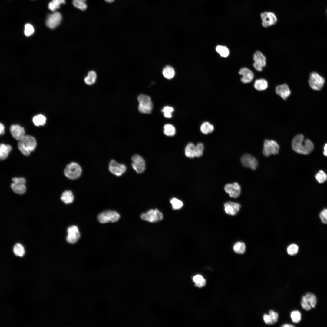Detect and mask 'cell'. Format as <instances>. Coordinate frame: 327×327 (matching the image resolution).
Wrapping results in <instances>:
<instances>
[{
  "mask_svg": "<svg viewBox=\"0 0 327 327\" xmlns=\"http://www.w3.org/2000/svg\"><path fill=\"white\" fill-rule=\"evenodd\" d=\"M107 2H112L114 1V0H105Z\"/></svg>",
  "mask_w": 327,
  "mask_h": 327,
  "instance_id": "obj_52",
  "label": "cell"
},
{
  "mask_svg": "<svg viewBox=\"0 0 327 327\" xmlns=\"http://www.w3.org/2000/svg\"><path fill=\"white\" fill-rule=\"evenodd\" d=\"M109 170L113 174L120 176L125 172L126 167L124 164L118 163L115 160H112L109 163Z\"/></svg>",
  "mask_w": 327,
  "mask_h": 327,
  "instance_id": "obj_11",
  "label": "cell"
},
{
  "mask_svg": "<svg viewBox=\"0 0 327 327\" xmlns=\"http://www.w3.org/2000/svg\"><path fill=\"white\" fill-rule=\"evenodd\" d=\"M12 150L10 145L1 144L0 146V159L4 160L6 158Z\"/></svg>",
  "mask_w": 327,
  "mask_h": 327,
  "instance_id": "obj_24",
  "label": "cell"
},
{
  "mask_svg": "<svg viewBox=\"0 0 327 327\" xmlns=\"http://www.w3.org/2000/svg\"><path fill=\"white\" fill-rule=\"evenodd\" d=\"M290 317L293 322L297 323L299 322L301 320V314L299 311H293L290 314Z\"/></svg>",
  "mask_w": 327,
  "mask_h": 327,
  "instance_id": "obj_38",
  "label": "cell"
},
{
  "mask_svg": "<svg viewBox=\"0 0 327 327\" xmlns=\"http://www.w3.org/2000/svg\"><path fill=\"white\" fill-rule=\"evenodd\" d=\"M262 25L265 27L270 26L275 24L277 18L274 13L271 12H265L260 15Z\"/></svg>",
  "mask_w": 327,
  "mask_h": 327,
  "instance_id": "obj_12",
  "label": "cell"
},
{
  "mask_svg": "<svg viewBox=\"0 0 327 327\" xmlns=\"http://www.w3.org/2000/svg\"><path fill=\"white\" fill-rule=\"evenodd\" d=\"M37 142L35 138L29 135H25L18 140V147L20 151L25 155H29L31 152L36 148Z\"/></svg>",
  "mask_w": 327,
  "mask_h": 327,
  "instance_id": "obj_2",
  "label": "cell"
},
{
  "mask_svg": "<svg viewBox=\"0 0 327 327\" xmlns=\"http://www.w3.org/2000/svg\"><path fill=\"white\" fill-rule=\"evenodd\" d=\"M276 93L283 100H286L291 94V91L288 85L286 84L278 85L276 88Z\"/></svg>",
  "mask_w": 327,
  "mask_h": 327,
  "instance_id": "obj_20",
  "label": "cell"
},
{
  "mask_svg": "<svg viewBox=\"0 0 327 327\" xmlns=\"http://www.w3.org/2000/svg\"><path fill=\"white\" fill-rule=\"evenodd\" d=\"M176 130L174 127L171 124H167L164 126V133L168 136H173L175 134Z\"/></svg>",
  "mask_w": 327,
  "mask_h": 327,
  "instance_id": "obj_36",
  "label": "cell"
},
{
  "mask_svg": "<svg viewBox=\"0 0 327 327\" xmlns=\"http://www.w3.org/2000/svg\"><path fill=\"white\" fill-rule=\"evenodd\" d=\"M319 216L322 222L327 224V209H323L320 212Z\"/></svg>",
  "mask_w": 327,
  "mask_h": 327,
  "instance_id": "obj_46",
  "label": "cell"
},
{
  "mask_svg": "<svg viewBox=\"0 0 327 327\" xmlns=\"http://www.w3.org/2000/svg\"><path fill=\"white\" fill-rule=\"evenodd\" d=\"M11 187L15 193L19 194H23L26 191L25 184H24L13 182L11 185Z\"/></svg>",
  "mask_w": 327,
  "mask_h": 327,
  "instance_id": "obj_26",
  "label": "cell"
},
{
  "mask_svg": "<svg viewBox=\"0 0 327 327\" xmlns=\"http://www.w3.org/2000/svg\"><path fill=\"white\" fill-rule=\"evenodd\" d=\"M143 220L149 222H156L162 220L163 214L157 209H151L147 212L143 213L140 216Z\"/></svg>",
  "mask_w": 327,
  "mask_h": 327,
  "instance_id": "obj_8",
  "label": "cell"
},
{
  "mask_svg": "<svg viewBox=\"0 0 327 327\" xmlns=\"http://www.w3.org/2000/svg\"><path fill=\"white\" fill-rule=\"evenodd\" d=\"M279 149V145L275 141L268 139L264 140L263 154L265 156L268 157L271 155L277 154Z\"/></svg>",
  "mask_w": 327,
  "mask_h": 327,
  "instance_id": "obj_6",
  "label": "cell"
},
{
  "mask_svg": "<svg viewBox=\"0 0 327 327\" xmlns=\"http://www.w3.org/2000/svg\"><path fill=\"white\" fill-rule=\"evenodd\" d=\"M0 134L1 135L3 134L5 132V127L3 124L1 123L0 124Z\"/></svg>",
  "mask_w": 327,
  "mask_h": 327,
  "instance_id": "obj_49",
  "label": "cell"
},
{
  "mask_svg": "<svg viewBox=\"0 0 327 327\" xmlns=\"http://www.w3.org/2000/svg\"><path fill=\"white\" fill-rule=\"evenodd\" d=\"M278 314L272 310L269 311L268 314H265L263 317L265 323L269 325H272L276 323L278 321Z\"/></svg>",
  "mask_w": 327,
  "mask_h": 327,
  "instance_id": "obj_21",
  "label": "cell"
},
{
  "mask_svg": "<svg viewBox=\"0 0 327 327\" xmlns=\"http://www.w3.org/2000/svg\"><path fill=\"white\" fill-rule=\"evenodd\" d=\"M96 79V73L94 71H91L88 72V75L85 78L84 82L86 85L91 86L95 83Z\"/></svg>",
  "mask_w": 327,
  "mask_h": 327,
  "instance_id": "obj_29",
  "label": "cell"
},
{
  "mask_svg": "<svg viewBox=\"0 0 327 327\" xmlns=\"http://www.w3.org/2000/svg\"><path fill=\"white\" fill-rule=\"evenodd\" d=\"M224 210L226 213L232 216L236 215L239 211L241 205L238 203L228 202L224 204Z\"/></svg>",
  "mask_w": 327,
  "mask_h": 327,
  "instance_id": "obj_17",
  "label": "cell"
},
{
  "mask_svg": "<svg viewBox=\"0 0 327 327\" xmlns=\"http://www.w3.org/2000/svg\"><path fill=\"white\" fill-rule=\"evenodd\" d=\"M239 73L240 75L242 76L241 80L244 83H250L253 80L254 77V74L253 72L246 68H241Z\"/></svg>",
  "mask_w": 327,
  "mask_h": 327,
  "instance_id": "obj_19",
  "label": "cell"
},
{
  "mask_svg": "<svg viewBox=\"0 0 327 327\" xmlns=\"http://www.w3.org/2000/svg\"><path fill=\"white\" fill-rule=\"evenodd\" d=\"M315 178L318 182L320 183L325 182L327 179V176L322 170H320L316 174Z\"/></svg>",
  "mask_w": 327,
  "mask_h": 327,
  "instance_id": "obj_40",
  "label": "cell"
},
{
  "mask_svg": "<svg viewBox=\"0 0 327 327\" xmlns=\"http://www.w3.org/2000/svg\"><path fill=\"white\" fill-rule=\"evenodd\" d=\"M120 217V215L117 212L108 210L100 213L97 216V219L100 223H105L109 222H116L119 220Z\"/></svg>",
  "mask_w": 327,
  "mask_h": 327,
  "instance_id": "obj_5",
  "label": "cell"
},
{
  "mask_svg": "<svg viewBox=\"0 0 327 327\" xmlns=\"http://www.w3.org/2000/svg\"><path fill=\"white\" fill-rule=\"evenodd\" d=\"M216 50L217 52L222 57H226L228 56L229 55V50L225 46L218 45L216 48Z\"/></svg>",
  "mask_w": 327,
  "mask_h": 327,
  "instance_id": "obj_39",
  "label": "cell"
},
{
  "mask_svg": "<svg viewBox=\"0 0 327 327\" xmlns=\"http://www.w3.org/2000/svg\"><path fill=\"white\" fill-rule=\"evenodd\" d=\"M254 87L257 90L262 91L267 89L268 87L267 81L263 78L256 80L254 84Z\"/></svg>",
  "mask_w": 327,
  "mask_h": 327,
  "instance_id": "obj_27",
  "label": "cell"
},
{
  "mask_svg": "<svg viewBox=\"0 0 327 327\" xmlns=\"http://www.w3.org/2000/svg\"><path fill=\"white\" fill-rule=\"evenodd\" d=\"M13 252L17 256L22 257L25 253V250L23 246L20 243L15 244L13 248Z\"/></svg>",
  "mask_w": 327,
  "mask_h": 327,
  "instance_id": "obj_35",
  "label": "cell"
},
{
  "mask_svg": "<svg viewBox=\"0 0 327 327\" xmlns=\"http://www.w3.org/2000/svg\"><path fill=\"white\" fill-rule=\"evenodd\" d=\"M292 147L295 152L301 154L307 155L312 151L314 148L312 142L308 139H304L302 134L296 135L293 139Z\"/></svg>",
  "mask_w": 327,
  "mask_h": 327,
  "instance_id": "obj_1",
  "label": "cell"
},
{
  "mask_svg": "<svg viewBox=\"0 0 327 327\" xmlns=\"http://www.w3.org/2000/svg\"><path fill=\"white\" fill-rule=\"evenodd\" d=\"M68 235L66 239L67 241L71 244L76 242L80 237V234L78 227L72 225L68 227L67 230Z\"/></svg>",
  "mask_w": 327,
  "mask_h": 327,
  "instance_id": "obj_14",
  "label": "cell"
},
{
  "mask_svg": "<svg viewBox=\"0 0 327 327\" xmlns=\"http://www.w3.org/2000/svg\"><path fill=\"white\" fill-rule=\"evenodd\" d=\"M224 190L230 197L234 198L238 197L241 193L240 186L236 182L226 185Z\"/></svg>",
  "mask_w": 327,
  "mask_h": 327,
  "instance_id": "obj_16",
  "label": "cell"
},
{
  "mask_svg": "<svg viewBox=\"0 0 327 327\" xmlns=\"http://www.w3.org/2000/svg\"><path fill=\"white\" fill-rule=\"evenodd\" d=\"M13 183H20L25 184L26 180L23 177H14L12 179Z\"/></svg>",
  "mask_w": 327,
  "mask_h": 327,
  "instance_id": "obj_47",
  "label": "cell"
},
{
  "mask_svg": "<svg viewBox=\"0 0 327 327\" xmlns=\"http://www.w3.org/2000/svg\"><path fill=\"white\" fill-rule=\"evenodd\" d=\"M246 247L245 245L243 242H238L234 244L233 246V250L236 253L243 254L245 251Z\"/></svg>",
  "mask_w": 327,
  "mask_h": 327,
  "instance_id": "obj_33",
  "label": "cell"
},
{
  "mask_svg": "<svg viewBox=\"0 0 327 327\" xmlns=\"http://www.w3.org/2000/svg\"><path fill=\"white\" fill-rule=\"evenodd\" d=\"M162 74L165 78L170 79L174 77L175 71L174 69L172 66L167 65L163 69Z\"/></svg>",
  "mask_w": 327,
  "mask_h": 327,
  "instance_id": "obj_30",
  "label": "cell"
},
{
  "mask_svg": "<svg viewBox=\"0 0 327 327\" xmlns=\"http://www.w3.org/2000/svg\"><path fill=\"white\" fill-rule=\"evenodd\" d=\"M62 19L61 14L56 12L49 15L46 21L47 26L49 28L54 29L60 23Z\"/></svg>",
  "mask_w": 327,
  "mask_h": 327,
  "instance_id": "obj_15",
  "label": "cell"
},
{
  "mask_svg": "<svg viewBox=\"0 0 327 327\" xmlns=\"http://www.w3.org/2000/svg\"><path fill=\"white\" fill-rule=\"evenodd\" d=\"M281 326L282 327H294V326L292 324H285Z\"/></svg>",
  "mask_w": 327,
  "mask_h": 327,
  "instance_id": "obj_51",
  "label": "cell"
},
{
  "mask_svg": "<svg viewBox=\"0 0 327 327\" xmlns=\"http://www.w3.org/2000/svg\"><path fill=\"white\" fill-rule=\"evenodd\" d=\"M213 125L207 121L203 122L201 125L200 129L201 132L205 134L212 132L214 130Z\"/></svg>",
  "mask_w": 327,
  "mask_h": 327,
  "instance_id": "obj_28",
  "label": "cell"
},
{
  "mask_svg": "<svg viewBox=\"0 0 327 327\" xmlns=\"http://www.w3.org/2000/svg\"><path fill=\"white\" fill-rule=\"evenodd\" d=\"M46 117L41 114L35 116L32 119L34 124L37 126L44 125L46 123Z\"/></svg>",
  "mask_w": 327,
  "mask_h": 327,
  "instance_id": "obj_32",
  "label": "cell"
},
{
  "mask_svg": "<svg viewBox=\"0 0 327 327\" xmlns=\"http://www.w3.org/2000/svg\"><path fill=\"white\" fill-rule=\"evenodd\" d=\"M174 109L172 107L168 106L164 107L162 110L164 117L167 118L171 117L172 113Z\"/></svg>",
  "mask_w": 327,
  "mask_h": 327,
  "instance_id": "obj_44",
  "label": "cell"
},
{
  "mask_svg": "<svg viewBox=\"0 0 327 327\" xmlns=\"http://www.w3.org/2000/svg\"><path fill=\"white\" fill-rule=\"evenodd\" d=\"M170 202L172 205V208L174 210L179 209L183 206L182 202L175 197L171 198L170 200Z\"/></svg>",
  "mask_w": 327,
  "mask_h": 327,
  "instance_id": "obj_37",
  "label": "cell"
},
{
  "mask_svg": "<svg viewBox=\"0 0 327 327\" xmlns=\"http://www.w3.org/2000/svg\"><path fill=\"white\" fill-rule=\"evenodd\" d=\"M73 4L75 7L81 10H84L87 8L85 2L81 0H73Z\"/></svg>",
  "mask_w": 327,
  "mask_h": 327,
  "instance_id": "obj_42",
  "label": "cell"
},
{
  "mask_svg": "<svg viewBox=\"0 0 327 327\" xmlns=\"http://www.w3.org/2000/svg\"><path fill=\"white\" fill-rule=\"evenodd\" d=\"M317 301L316 296L314 294L308 292L302 296L301 304L304 309L309 311L315 306Z\"/></svg>",
  "mask_w": 327,
  "mask_h": 327,
  "instance_id": "obj_9",
  "label": "cell"
},
{
  "mask_svg": "<svg viewBox=\"0 0 327 327\" xmlns=\"http://www.w3.org/2000/svg\"><path fill=\"white\" fill-rule=\"evenodd\" d=\"M82 172L80 165L75 162H72L68 164L64 171L65 176L71 180H75L79 178Z\"/></svg>",
  "mask_w": 327,
  "mask_h": 327,
  "instance_id": "obj_3",
  "label": "cell"
},
{
  "mask_svg": "<svg viewBox=\"0 0 327 327\" xmlns=\"http://www.w3.org/2000/svg\"><path fill=\"white\" fill-rule=\"evenodd\" d=\"M10 131L13 137L18 140L25 135L24 128L18 124L12 125L10 127Z\"/></svg>",
  "mask_w": 327,
  "mask_h": 327,
  "instance_id": "obj_18",
  "label": "cell"
},
{
  "mask_svg": "<svg viewBox=\"0 0 327 327\" xmlns=\"http://www.w3.org/2000/svg\"><path fill=\"white\" fill-rule=\"evenodd\" d=\"M323 154L325 156H327V143L324 146Z\"/></svg>",
  "mask_w": 327,
  "mask_h": 327,
  "instance_id": "obj_50",
  "label": "cell"
},
{
  "mask_svg": "<svg viewBox=\"0 0 327 327\" xmlns=\"http://www.w3.org/2000/svg\"><path fill=\"white\" fill-rule=\"evenodd\" d=\"M196 153L195 157H199L203 154L204 147L203 144L201 143H198L196 146Z\"/></svg>",
  "mask_w": 327,
  "mask_h": 327,
  "instance_id": "obj_45",
  "label": "cell"
},
{
  "mask_svg": "<svg viewBox=\"0 0 327 327\" xmlns=\"http://www.w3.org/2000/svg\"><path fill=\"white\" fill-rule=\"evenodd\" d=\"M193 280L195 283V286L199 288L202 287L206 284V279L200 275L195 276L193 278Z\"/></svg>",
  "mask_w": 327,
  "mask_h": 327,
  "instance_id": "obj_31",
  "label": "cell"
},
{
  "mask_svg": "<svg viewBox=\"0 0 327 327\" xmlns=\"http://www.w3.org/2000/svg\"><path fill=\"white\" fill-rule=\"evenodd\" d=\"M65 3V0H53L49 3L48 8L50 10L54 11L60 7L61 4Z\"/></svg>",
  "mask_w": 327,
  "mask_h": 327,
  "instance_id": "obj_34",
  "label": "cell"
},
{
  "mask_svg": "<svg viewBox=\"0 0 327 327\" xmlns=\"http://www.w3.org/2000/svg\"><path fill=\"white\" fill-rule=\"evenodd\" d=\"M137 99L139 103V111L144 114L150 113L153 108V104L150 97L147 95L141 94L138 96Z\"/></svg>",
  "mask_w": 327,
  "mask_h": 327,
  "instance_id": "obj_4",
  "label": "cell"
},
{
  "mask_svg": "<svg viewBox=\"0 0 327 327\" xmlns=\"http://www.w3.org/2000/svg\"><path fill=\"white\" fill-rule=\"evenodd\" d=\"M131 165L133 169L138 173L143 172L145 170V162L140 156L135 154L132 157Z\"/></svg>",
  "mask_w": 327,
  "mask_h": 327,
  "instance_id": "obj_10",
  "label": "cell"
},
{
  "mask_svg": "<svg viewBox=\"0 0 327 327\" xmlns=\"http://www.w3.org/2000/svg\"><path fill=\"white\" fill-rule=\"evenodd\" d=\"M253 58L255 62L260 65L263 68L266 65V58L260 51H257L255 52Z\"/></svg>",
  "mask_w": 327,
  "mask_h": 327,
  "instance_id": "obj_22",
  "label": "cell"
},
{
  "mask_svg": "<svg viewBox=\"0 0 327 327\" xmlns=\"http://www.w3.org/2000/svg\"><path fill=\"white\" fill-rule=\"evenodd\" d=\"M196 146L192 143H189L186 146L185 150L186 156L190 158H193L195 157Z\"/></svg>",
  "mask_w": 327,
  "mask_h": 327,
  "instance_id": "obj_25",
  "label": "cell"
},
{
  "mask_svg": "<svg viewBox=\"0 0 327 327\" xmlns=\"http://www.w3.org/2000/svg\"><path fill=\"white\" fill-rule=\"evenodd\" d=\"M299 247L298 245L295 244L290 245L287 249L288 253L291 256H293L297 254L298 252Z\"/></svg>",
  "mask_w": 327,
  "mask_h": 327,
  "instance_id": "obj_41",
  "label": "cell"
},
{
  "mask_svg": "<svg viewBox=\"0 0 327 327\" xmlns=\"http://www.w3.org/2000/svg\"><path fill=\"white\" fill-rule=\"evenodd\" d=\"M253 66L255 69L258 71H261L263 70V67L259 64L254 62Z\"/></svg>",
  "mask_w": 327,
  "mask_h": 327,
  "instance_id": "obj_48",
  "label": "cell"
},
{
  "mask_svg": "<svg viewBox=\"0 0 327 327\" xmlns=\"http://www.w3.org/2000/svg\"><path fill=\"white\" fill-rule=\"evenodd\" d=\"M241 161L244 167L253 170L256 169L258 165V162L256 158L249 154L243 155L241 158Z\"/></svg>",
  "mask_w": 327,
  "mask_h": 327,
  "instance_id": "obj_13",
  "label": "cell"
},
{
  "mask_svg": "<svg viewBox=\"0 0 327 327\" xmlns=\"http://www.w3.org/2000/svg\"><path fill=\"white\" fill-rule=\"evenodd\" d=\"M81 0V1H82L85 2L86 0Z\"/></svg>",
  "mask_w": 327,
  "mask_h": 327,
  "instance_id": "obj_53",
  "label": "cell"
},
{
  "mask_svg": "<svg viewBox=\"0 0 327 327\" xmlns=\"http://www.w3.org/2000/svg\"><path fill=\"white\" fill-rule=\"evenodd\" d=\"M34 28L32 25L28 23L25 26L24 33L27 36H29L34 33Z\"/></svg>",
  "mask_w": 327,
  "mask_h": 327,
  "instance_id": "obj_43",
  "label": "cell"
},
{
  "mask_svg": "<svg viewBox=\"0 0 327 327\" xmlns=\"http://www.w3.org/2000/svg\"><path fill=\"white\" fill-rule=\"evenodd\" d=\"M325 82L324 78L316 72L311 73L309 80V84L313 90L319 91L324 86Z\"/></svg>",
  "mask_w": 327,
  "mask_h": 327,
  "instance_id": "obj_7",
  "label": "cell"
},
{
  "mask_svg": "<svg viewBox=\"0 0 327 327\" xmlns=\"http://www.w3.org/2000/svg\"><path fill=\"white\" fill-rule=\"evenodd\" d=\"M61 199L64 203L66 204L72 203L74 200V196L72 192L70 190H66L64 191L62 194Z\"/></svg>",
  "mask_w": 327,
  "mask_h": 327,
  "instance_id": "obj_23",
  "label": "cell"
}]
</instances>
